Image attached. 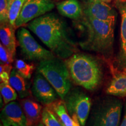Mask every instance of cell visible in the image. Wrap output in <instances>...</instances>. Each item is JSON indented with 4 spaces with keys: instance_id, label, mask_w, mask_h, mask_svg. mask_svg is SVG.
<instances>
[{
    "instance_id": "18",
    "label": "cell",
    "mask_w": 126,
    "mask_h": 126,
    "mask_svg": "<svg viewBox=\"0 0 126 126\" xmlns=\"http://www.w3.org/2000/svg\"><path fill=\"white\" fill-rule=\"evenodd\" d=\"M9 84L16 91L20 98H25L29 96V86L26 78L22 76L15 68L12 69L11 72Z\"/></svg>"
},
{
    "instance_id": "13",
    "label": "cell",
    "mask_w": 126,
    "mask_h": 126,
    "mask_svg": "<svg viewBox=\"0 0 126 126\" xmlns=\"http://www.w3.org/2000/svg\"><path fill=\"white\" fill-rule=\"evenodd\" d=\"M21 106L24 111L28 126H34L38 124L42 119L43 109L40 104L29 99L21 100Z\"/></svg>"
},
{
    "instance_id": "1",
    "label": "cell",
    "mask_w": 126,
    "mask_h": 126,
    "mask_svg": "<svg viewBox=\"0 0 126 126\" xmlns=\"http://www.w3.org/2000/svg\"><path fill=\"white\" fill-rule=\"evenodd\" d=\"M27 27L60 59H67L77 53L67 24L56 14L47 13L34 19Z\"/></svg>"
},
{
    "instance_id": "11",
    "label": "cell",
    "mask_w": 126,
    "mask_h": 126,
    "mask_svg": "<svg viewBox=\"0 0 126 126\" xmlns=\"http://www.w3.org/2000/svg\"><path fill=\"white\" fill-rule=\"evenodd\" d=\"M0 117L4 126H28L23 109L17 102L12 101L5 105L1 110Z\"/></svg>"
},
{
    "instance_id": "15",
    "label": "cell",
    "mask_w": 126,
    "mask_h": 126,
    "mask_svg": "<svg viewBox=\"0 0 126 126\" xmlns=\"http://www.w3.org/2000/svg\"><path fill=\"white\" fill-rule=\"evenodd\" d=\"M106 93L114 96H126V68L114 75L107 88Z\"/></svg>"
},
{
    "instance_id": "9",
    "label": "cell",
    "mask_w": 126,
    "mask_h": 126,
    "mask_svg": "<svg viewBox=\"0 0 126 126\" xmlns=\"http://www.w3.org/2000/svg\"><path fill=\"white\" fill-rule=\"evenodd\" d=\"M82 7L83 16L104 21L116 22V11L106 2L99 0H87Z\"/></svg>"
},
{
    "instance_id": "19",
    "label": "cell",
    "mask_w": 126,
    "mask_h": 126,
    "mask_svg": "<svg viewBox=\"0 0 126 126\" xmlns=\"http://www.w3.org/2000/svg\"><path fill=\"white\" fill-rule=\"evenodd\" d=\"M26 0H9V22L15 28V22Z\"/></svg>"
},
{
    "instance_id": "17",
    "label": "cell",
    "mask_w": 126,
    "mask_h": 126,
    "mask_svg": "<svg viewBox=\"0 0 126 126\" xmlns=\"http://www.w3.org/2000/svg\"><path fill=\"white\" fill-rule=\"evenodd\" d=\"M46 106L51 109L56 114L65 126H75L76 122L72 119L68 112L64 100L57 99Z\"/></svg>"
},
{
    "instance_id": "22",
    "label": "cell",
    "mask_w": 126,
    "mask_h": 126,
    "mask_svg": "<svg viewBox=\"0 0 126 126\" xmlns=\"http://www.w3.org/2000/svg\"><path fill=\"white\" fill-rule=\"evenodd\" d=\"M0 91L2 96L4 103L7 105L9 102L14 101L17 98V93L9 83L1 82Z\"/></svg>"
},
{
    "instance_id": "23",
    "label": "cell",
    "mask_w": 126,
    "mask_h": 126,
    "mask_svg": "<svg viewBox=\"0 0 126 126\" xmlns=\"http://www.w3.org/2000/svg\"><path fill=\"white\" fill-rule=\"evenodd\" d=\"M9 0H0V22H9Z\"/></svg>"
},
{
    "instance_id": "10",
    "label": "cell",
    "mask_w": 126,
    "mask_h": 126,
    "mask_svg": "<svg viewBox=\"0 0 126 126\" xmlns=\"http://www.w3.org/2000/svg\"><path fill=\"white\" fill-rule=\"evenodd\" d=\"M32 92L43 105H50L58 99L57 92L40 72L37 71L33 81Z\"/></svg>"
},
{
    "instance_id": "5",
    "label": "cell",
    "mask_w": 126,
    "mask_h": 126,
    "mask_svg": "<svg viewBox=\"0 0 126 126\" xmlns=\"http://www.w3.org/2000/svg\"><path fill=\"white\" fill-rule=\"evenodd\" d=\"M123 109L122 102L114 97L102 99L94 106L87 126H119Z\"/></svg>"
},
{
    "instance_id": "26",
    "label": "cell",
    "mask_w": 126,
    "mask_h": 126,
    "mask_svg": "<svg viewBox=\"0 0 126 126\" xmlns=\"http://www.w3.org/2000/svg\"><path fill=\"white\" fill-rule=\"evenodd\" d=\"M99 1H102L103 2H105L106 3H109L111 1V0H99Z\"/></svg>"
},
{
    "instance_id": "2",
    "label": "cell",
    "mask_w": 126,
    "mask_h": 126,
    "mask_svg": "<svg viewBox=\"0 0 126 126\" xmlns=\"http://www.w3.org/2000/svg\"><path fill=\"white\" fill-rule=\"evenodd\" d=\"M80 19L85 33V38L79 43L81 48L103 55L111 53L116 22L104 21L83 15Z\"/></svg>"
},
{
    "instance_id": "7",
    "label": "cell",
    "mask_w": 126,
    "mask_h": 126,
    "mask_svg": "<svg viewBox=\"0 0 126 126\" xmlns=\"http://www.w3.org/2000/svg\"><path fill=\"white\" fill-rule=\"evenodd\" d=\"M17 37L22 53L26 59L41 61L56 57L50 50L39 45L26 28H20L17 32Z\"/></svg>"
},
{
    "instance_id": "3",
    "label": "cell",
    "mask_w": 126,
    "mask_h": 126,
    "mask_svg": "<svg viewBox=\"0 0 126 126\" xmlns=\"http://www.w3.org/2000/svg\"><path fill=\"white\" fill-rule=\"evenodd\" d=\"M71 78L74 82L87 90L97 89L102 79L100 63L89 54L75 53L65 60Z\"/></svg>"
},
{
    "instance_id": "4",
    "label": "cell",
    "mask_w": 126,
    "mask_h": 126,
    "mask_svg": "<svg viewBox=\"0 0 126 126\" xmlns=\"http://www.w3.org/2000/svg\"><path fill=\"white\" fill-rule=\"evenodd\" d=\"M37 71L46 78L59 96L64 100L71 88V77L65 63L57 57L41 61Z\"/></svg>"
},
{
    "instance_id": "28",
    "label": "cell",
    "mask_w": 126,
    "mask_h": 126,
    "mask_svg": "<svg viewBox=\"0 0 126 126\" xmlns=\"http://www.w3.org/2000/svg\"><path fill=\"white\" fill-rule=\"evenodd\" d=\"M125 68H124V69H125Z\"/></svg>"
},
{
    "instance_id": "24",
    "label": "cell",
    "mask_w": 126,
    "mask_h": 126,
    "mask_svg": "<svg viewBox=\"0 0 126 126\" xmlns=\"http://www.w3.org/2000/svg\"><path fill=\"white\" fill-rule=\"evenodd\" d=\"M14 57L11 52L2 45L0 44V60L1 64H11L13 62Z\"/></svg>"
},
{
    "instance_id": "27",
    "label": "cell",
    "mask_w": 126,
    "mask_h": 126,
    "mask_svg": "<svg viewBox=\"0 0 126 126\" xmlns=\"http://www.w3.org/2000/svg\"><path fill=\"white\" fill-rule=\"evenodd\" d=\"M37 126H45L44 125L43 123H42H42L40 122V123H39L38 124H37Z\"/></svg>"
},
{
    "instance_id": "8",
    "label": "cell",
    "mask_w": 126,
    "mask_h": 126,
    "mask_svg": "<svg viewBox=\"0 0 126 126\" xmlns=\"http://www.w3.org/2000/svg\"><path fill=\"white\" fill-rule=\"evenodd\" d=\"M54 7L51 0H26L15 22V29L48 13Z\"/></svg>"
},
{
    "instance_id": "16",
    "label": "cell",
    "mask_w": 126,
    "mask_h": 126,
    "mask_svg": "<svg viewBox=\"0 0 126 126\" xmlns=\"http://www.w3.org/2000/svg\"><path fill=\"white\" fill-rule=\"evenodd\" d=\"M15 28L9 23H1L0 26V39L4 46L14 57L16 53Z\"/></svg>"
},
{
    "instance_id": "12",
    "label": "cell",
    "mask_w": 126,
    "mask_h": 126,
    "mask_svg": "<svg viewBox=\"0 0 126 126\" xmlns=\"http://www.w3.org/2000/svg\"><path fill=\"white\" fill-rule=\"evenodd\" d=\"M116 7L119 11L121 22L120 51L119 56V65L120 70L126 67V0H116Z\"/></svg>"
},
{
    "instance_id": "20",
    "label": "cell",
    "mask_w": 126,
    "mask_h": 126,
    "mask_svg": "<svg viewBox=\"0 0 126 126\" xmlns=\"http://www.w3.org/2000/svg\"><path fill=\"white\" fill-rule=\"evenodd\" d=\"M41 119L45 126H65L56 114L47 106L43 109Z\"/></svg>"
},
{
    "instance_id": "25",
    "label": "cell",
    "mask_w": 126,
    "mask_h": 126,
    "mask_svg": "<svg viewBox=\"0 0 126 126\" xmlns=\"http://www.w3.org/2000/svg\"><path fill=\"white\" fill-rule=\"evenodd\" d=\"M120 126H126V102L125 103V105H124V114L123 119V120Z\"/></svg>"
},
{
    "instance_id": "6",
    "label": "cell",
    "mask_w": 126,
    "mask_h": 126,
    "mask_svg": "<svg viewBox=\"0 0 126 126\" xmlns=\"http://www.w3.org/2000/svg\"><path fill=\"white\" fill-rule=\"evenodd\" d=\"M68 112L74 120L85 126L91 112V97L82 91L75 89L69 92L64 99Z\"/></svg>"
},
{
    "instance_id": "21",
    "label": "cell",
    "mask_w": 126,
    "mask_h": 126,
    "mask_svg": "<svg viewBox=\"0 0 126 126\" xmlns=\"http://www.w3.org/2000/svg\"><path fill=\"white\" fill-rule=\"evenodd\" d=\"M15 68L22 76L26 79L31 78L35 68L33 63H28L23 60H17L15 63Z\"/></svg>"
},
{
    "instance_id": "14",
    "label": "cell",
    "mask_w": 126,
    "mask_h": 126,
    "mask_svg": "<svg viewBox=\"0 0 126 126\" xmlns=\"http://www.w3.org/2000/svg\"><path fill=\"white\" fill-rule=\"evenodd\" d=\"M58 11L63 16L79 19L83 15L82 7L77 0H65L57 4Z\"/></svg>"
}]
</instances>
